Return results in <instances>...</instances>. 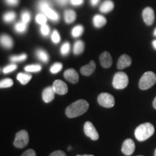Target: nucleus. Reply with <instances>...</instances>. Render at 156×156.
<instances>
[{"instance_id": "aec40b11", "label": "nucleus", "mask_w": 156, "mask_h": 156, "mask_svg": "<svg viewBox=\"0 0 156 156\" xmlns=\"http://www.w3.org/2000/svg\"><path fill=\"white\" fill-rule=\"evenodd\" d=\"M75 19L76 13L75 12V11L71 10V9L65 11V12H64V20H65L66 23L70 24V23H73L75 20Z\"/></svg>"}, {"instance_id": "9d476101", "label": "nucleus", "mask_w": 156, "mask_h": 156, "mask_svg": "<svg viewBox=\"0 0 156 156\" xmlns=\"http://www.w3.org/2000/svg\"><path fill=\"white\" fill-rule=\"evenodd\" d=\"M53 88L55 93L58 95H65L68 92V86L64 82L60 80H56L53 83Z\"/></svg>"}, {"instance_id": "ea45409f", "label": "nucleus", "mask_w": 156, "mask_h": 156, "mask_svg": "<svg viewBox=\"0 0 156 156\" xmlns=\"http://www.w3.org/2000/svg\"><path fill=\"white\" fill-rule=\"evenodd\" d=\"M84 0H70V2L73 5L79 6L83 5Z\"/></svg>"}, {"instance_id": "de8ad7c7", "label": "nucleus", "mask_w": 156, "mask_h": 156, "mask_svg": "<svg viewBox=\"0 0 156 156\" xmlns=\"http://www.w3.org/2000/svg\"><path fill=\"white\" fill-rule=\"evenodd\" d=\"M154 156H156V149H155V152H154Z\"/></svg>"}, {"instance_id": "ddd939ff", "label": "nucleus", "mask_w": 156, "mask_h": 156, "mask_svg": "<svg viewBox=\"0 0 156 156\" xmlns=\"http://www.w3.org/2000/svg\"><path fill=\"white\" fill-rule=\"evenodd\" d=\"M132 64V58L126 54H123L119 57L117 62V68L119 69H124L129 67Z\"/></svg>"}, {"instance_id": "473e14b6", "label": "nucleus", "mask_w": 156, "mask_h": 156, "mask_svg": "<svg viewBox=\"0 0 156 156\" xmlns=\"http://www.w3.org/2000/svg\"><path fill=\"white\" fill-rule=\"evenodd\" d=\"M17 69V65L15 64H9V65L6 66V67L3 69V73L5 74H8L12 72L15 71V69Z\"/></svg>"}, {"instance_id": "b1692460", "label": "nucleus", "mask_w": 156, "mask_h": 156, "mask_svg": "<svg viewBox=\"0 0 156 156\" xmlns=\"http://www.w3.org/2000/svg\"><path fill=\"white\" fill-rule=\"evenodd\" d=\"M83 31L84 28L83 27V25H78L77 26L74 27L73 30H72V36L74 38H77V37H80L83 34Z\"/></svg>"}, {"instance_id": "bb28decb", "label": "nucleus", "mask_w": 156, "mask_h": 156, "mask_svg": "<svg viewBox=\"0 0 156 156\" xmlns=\"http://www.w3.org/2000/svg\"><path fill=\"white\" fill-rule=\"evenodd\" d=\"M26 29L27 24L23 22L17 23V24L15 25V30L17 33H18V34H23V33L25 32Z\"/></svg>"}, {"instance_id": "79ce46f5", "label": "nucleus", "mask_w": 156, "mask_h": 156, "mask_svg": "<svg viewBox=\"0 0 156 156\" xmlns=\"http://www.w3.org/2000/svg\"><path fill=\"white\" fill-rule=\"evenodd\" d=\"M99 2V0H90V4L92 6H95Z\"/></svg>"}, {"instance_id": "a18cd8bd", "label": "nucleus", "mask_w": 156, "mask_h": 156, "mask_svg": "<svg viewBox=\"0 0 156 156\" xmlns=\"http://www.w3.org/2000/svg\"><path fill=\"white\" fill-rule=\"evenodd\" d=\"M77 156H94L93 155H77Z\"/></svg>"}, {"instance_id": "a19ab883", "label": "nucleus", "mask_w": 156, "mask_h": 156, "mask_svg": "<svg viewBox=\"0 0 156 156\" xmlns=\"http://www.w3.org/2000/svg\"><path fill=\"white\" fill-rule=\"evenodd\" d=\"M56 2L58 4V5H62V6H64V5H65L67 3L68 0H56Z\"/></svg>"}, {"instance_id": "0eeeda50", "label": "nucleus", "mask_w": 156, "mask_h": 156, "mask_svg": "<svg viewBox=\"0 0 156 156\" xmlns=\"http://www.w3.org/2000/svg\"><path fill=\"white\" fill-rule=\"evenodd\" d=\"M98 103L100 106L105 108H112L114 106V97L108 93H102L98 96Z\"/></svg>"}, {"instance_id": "c03bdc74", "label": "nucleus", "mask_w": 156, "mask_h": 156, "mask_svg": "<svg viewBox=\"0 0 156 156\" xmlns=\"http://www.w3.org/2000/svg\"><path fill=\"white\" fill-rule=\"evenodd\" d=\"M152 44H153V48H155V49H156V40L153 41V43H152Z\"/></svg>"}, {"instance_id": "2eb2a0df", "label": "nucleus", "mask_w": 156, "mask_h": 156, "mask_svg": "<svg viewBox=\"0 0 156 156\" xmlns=\"http://www.w3.org/2000/svg\"><path fill=\"white\" fill-rule=\"evenodd\" d=\"M100 62L103 68H109L112 65V58L108 51H104L100 56Z\"/></svg>"}, {"instance_id": "a878e982", "label": "nucleus", "mask_w": 156, "mask_h": 156, "mask_svg": "<svg viewBox=\"0 0 156 156\" xmlns=\"http://www.w3.org/2000/svg\"><path fill=\"white\" fill-rule=\"evenodd\" d=\"M15 17H16V15L14 12H7L4 15L3 20L5 23H11L15 20Z\"/></svg>"}, {"instance_id": "58836bf2", "label": "nucleus", "mask_w": 156, "mask_h": 156, "mask_svg": "<svg viewBox=\"0 0 156 156\" xmlns=\"http://www.w3.org/2000/svg\"><path fill=\"white\" fill-rule=\"evenodd\" d=\"M5 1L7 5L10 6H16L19 3V0H5Z\"/></svg>"}, {"instance_id": "20e7f679", "label": "nucleus", "mask_w": 156, "mask_h": 156, "mask_svg": "<svg viewBox=\"0 0 156 156\" xmlns=\"http://www.w3.org/2000/svg\"><path fill=\"white\" fill-rule=\"evenodd\" d=\"M129 84V77L124 72L116 73L113 78L112 85L115 89L122 90L127 87Z\"/></svg>"}, {"instance_id": "6ab92c4d", "label": "nucleus", "mask_w": 156, "mask_h": 156, "mask_svg": "<svg viewBox=\"0 0 156 156\" xmlns=\"http://www.w3.org/2000/svg\"><path fill=\"white\" fill-rule=\"evenodd\" d=\"M114 3H113L112 1H109L108 0V1L104 2L101 5V6L100 7V11L101 12L107 13L112 11V9H114Z\"/></svg>"}, {"instance_id": "dca6fc26", "label": "nucleus", "mask_w": 156, "mask_h": 156, "mask_svg": "<svg viewBox=\"0 0 156 156\" xmlns=\"http://www.w3.org/2000/svg\"><path fill=\"white\" fill-rule=\"evenodd\" d=\"M95 67H96V65H95V62L91 61L87 65H85L81 67L80 73L84 76H90L92 75L93 72L95 71Z\"/></svg>"}, {"instance_id": "5701e85b", "label": "nucleus", "mask_w": 156, "mask_h": 156, "mask_svg": "<svg viewBox=\"0 0 156 156\" xmlns=\"http://www.w3.org/2000/svg\"><path fill=\"white\" fill-rule=\"evenodd\" d=\"M36 56L38 57L41 61L46 63L49 60V56L48 54L43 49H38L36 51Z\"/></svg>"}, {"instance_id": "f03ea898", "label": "nucleus", "mask_w": 156, "mask_h": 156, "mask_svg": "<svg viewBox=\"0 0 156 156\" xmlns=\"http://www.w3.org/2000/svg\"><path fill=\"white\" fill-rule=\"evenodd\" d=\"M155 133V127L151 123L146 122L140 124L135 129L134 136L138 141L144 142L149 139Z\"/></svg>"}, {"instance_id": "c9c22d12", "label": "nucleus", "mask_w": 156, "mask_h": 156, "mask_svg": "<svg viewBox=\"0 0 156 156\" xmlns=\"http://www.w3.org/2000/svg\"><path fill=\"white\" fill-rule=\"evenodd\" d=\"M51 40L54 44H58L60 41V36L57 30H54L53 34L51 35Z\"/></svg>"}, {"instance_id": "72a5a7b5", "label": "nucleus", "mask_w": 156, "mask_h": 156, "mask_svg": "<svg viewBox=\"0 0 156 156\" xmlns=\"http://www.w3.org/2000/svg\"><path fill=\"white\" fill-rule=\"evenodd\" d=\"M21 19H22V22L25 23H28L29 21L30 20V12L28 11H24L23 12L22 14H21Z\"/></svg>"}, {"instance_id": "f8f14e48", "label": "nucleus", "mask_w": 156, "mask_h": 156, "mask_svg": "<svg viewBox=\"0 0 156 156\" xmlns=\"http://www.w3.org/2000/svg\"><path fill=\"white\" fill-rule=\"evenodd\" d=\"M64 77L69 83H76L79 81V75L75 69H68L64 72Z\"/></svg>"}, {"instance_id": "49530a36", "label": "nucleus", "mask_w": 156, "mask_h": 156, "mask_svg": "<svg viewBox=\"0 0 156 156\" xmlns=\"http://www.w3.org/2000/svg\"><path fill=\"white\" fill-rule=\"evenodd\" d=\"M153 34H154V36H156V28L155 29V30H154V32H153Z\"/></svg>"}, {"instance_id": "9b49d317", "label": "nucleus", "mask_w": 156, "mask_h": 156, "mask_svg": "<svg viewBox=\"0 0 156 156\" xmlns=\"http://www.w3.org/2000/svg\"><path fill=\"white\" fill-rule=\"evenodd\" d=\"M142 18L147 25H151L155 21V13L151 7H146L142 12Z\"/></svg>"}, {"instance_id": "6e6552de", "label": "nucleus", "mask_w": 156, "mask_h": 156, "mask_svg": "<svg viewBox=\"0 0 156 156\" xmlns=\"http://www.w3.org/2000/svg\"><path fill=\"white\" fill-rule=\"evenodd\" d=\"M84 132L85 135L90 138L92 140H98L99 138V134L98 133L96 129L90 122H86L84 124Z\"/></svg>"}, {"instance_id": "09e8293b", "label": "nucleus", "mask_w": 156, "mask_h": 156, "mask_svg": "<svg viewBox=\"0 0 156 156\" xmlns=\"http://www.w3.org/2000/svg\"><path fill=\"white\" fill-rule=\"evenodd\" d=\"M71 149H72V147L69 146V147H68V151H70V150H71Z\"/></svg>"}, {"instance_id": "423d86ee", "label": "nucleus", "mask_w": 156, "mask_h": 156, "mask_svg": "<svg viewBox=\"0 0 156 156\" xmlns=\"http://www.w3.org/2000/svg\"><path fill=\"white\" fill-rule=\"evenodd\" d=\"M28 142L29 135L28 132L25 130H21L16 134L13 145L17 148H23L28 145Z\"/></svg>"}, {"instance_id": "f3484780", "label": "nucleus", "mask_w": 156, "mask_h": 156, "mask_svg": "<svg viewBox=\"0 0 156 156\" xmlns=\"http://www.w3.org/2000/svg\"><path fill=\"white\" fill-rule=\"evenodd\" d=\"M93 25L97 28H100L104 26L106 23V19L101 15H96L93 17Z\"/></svg>"}, {"instance_id": "4c0bfd02", "label": "nucleus", "mask_w": 156, "mask_h": 156, "mask_svg": "<svg viewBox=\"0 0 156 156\" xmlns=\"http://www.w3.org/2000/svg\"><path fill=\"white\" fill-rule=\"evenodd\" d=\"M49 156H67V154L62 151H56L51 153Z\"/></svg>"}, {"instance_id": "cd10ccee", "label": "nucleus", "mask_w": 156, "mask_h": 156, "mask_svg": "<svg viewBox=\"0 0 156 156\" xmlns=\"http://www.w3.org/2000/svg\"><path fill=\"white\" fill-rule=\"evenodd\" d=\"M13 85V80L9 78H6L1 81L0 83V87L1 88H6V87H10Z\"/></svg>"}, {"instance_id": "412c9836", "label": "nucleus", "mask_w": 156, "mask_h": 156, "mask_svg": "<svg viewBox=\"0 0 156 156\" xmlns=\"http://www.w3.org/2000/svg\"><path fill=\"white\" fill-rule=\"evenodd\" d=\"M84 48H85V44L82 41H77L74 44L73 52L75 55L80 54L83 52Z\"/></svg>"}, {"instance_id": "c756f323", "label": "nucleus", "mask_w": 156, "mask_h": 156, "mask_svg": "<svg viewBox=\"0 0 156 156\" xmlns=\"http://www.w3.org/2000/svg\"><path fill=\"white\" fill-rule=\"evenodd\" d=\"M26 58H27V54H20V55L12 56L10 57V60L12 62H19L25 61Z\"/></svg>"}, {"instance_id": "2f4dec72", "label": "nucleus", "mask_w": 156, "mask_h": 156, "mask_svg": "<svg viewBox=\"0 0 156 156\" xmlns=\"http://www.w3.org/2000/svg\"><path fill=\"white\" fill-rule=\"evenodd\" d=\"M69 50H70L69 43L65 42L62 46L61 50H60V51H61V54H62V55L65 56V55H67V54H68V53H69Z\"/></svg>"}, {"instance_id": "8fccbe9b", "label": "nucleus", "mask_w": 156, "mask_h": 156, "mask_svg": "<svg viewBox=\"0 0 156 156\" xmlns=\"http://www.w3.org/2000/svg\"><path fill=\"white\" fill-rule=\"evenodd\" d=\"M138 156H143V155H138Z\"/></svg>"}, {"instance_id": "7ed1b4c3", "label": "nucleus", "mask_w": 156, "mask_h": 156, "mask_svg": "<svg viewBox=\"0 0 156 156\" xmlns=\"http://www.w3.org/2000/svg\"><path fill=\"white\" fill-rule=\"evenodd\" d=\"M156 83V75L153 72L148 71L142 75L139 81V87L140 90H146L150 89Z\"/></svg>"}, {"instance_id": "c85d7f7f", "label": "nucleus", "mask_w": 156, "mask_h": 156, "mask_svg": "<svg viewBox=\"0 0 156 156\" xmlns=\"http://www.w3.org/2000/svg\"><path fill=\"white\" fill-rule=\"evenodd\" d=\"M62 67H63V65H62V63H55L53 65L51 66L50 68V72L52 74H56L58 73V72H60L62 69Z\"/></svg>"}, {"instance_id": "37998d69", "label": "nucleus", "mask_w": 156, "mask_h": 156, "mask_svg": "<svg viewBox=\"0 0 156 156\" xmlns=\"http://www.w3.org/2000/svg\"><path fill=\"white\" fill-rule=\"evenodd\" d=\"M153 108L156 109V97L155 98V99L153 100Z\"/></svg>"}, {"instance_id": "f257e3e1", "label": "nucleus", "mask_w": 156, "mask_h": 156, "mask_svg": "<svg viewBox=\"0 0 156 156\" xmlns=\"http://www.w3.org/2000/svg\"><path fill=\"white\" fill-rule=\"evenodd\" d=\"M88 108L89 103L86 101L80 99L70 104L66 108L65 114L70 119L76 118L86 113Z\"/></svg>"}, {"instance_id": "a211bd4d", "label": "nucleus", "mask_w": 156, "mask_h": 156, "mask_svg": "<svg viewBox=\"0 0 156 156\" xmlns=\"http://www.w3.org/2000/svg\"><path fill=\"white\" fill-rule=\"evenodd\" d=\"M0 41H1L2 46H3L6 48H11L13 46L12 39L7 35H2L1 38H0Z\"/></svg>"}, {"instance_id": "f704fd0d", "label": "nucleus", "mask_w": 156, "mask_h": 156, "mask_svg": "<svg viewBox=\"0 0 156 156\" xmlns=\"http://www.w3.org/2000/svg\"><path fill=\"white\" fill-rule=\"evenodd\" d=\"M41 33L43 36H47L50 33V28L46 24L42 25L41 27Z\"/></svg>"}, {"instance_id": "e433bc0d", "label": "nucleus", "mask_w": 156, "mask_h": 156, "mask_svg": "<svg viewBox=\"0 0 156 156\" xmlns=\"http://www.w3.org/2000/svg\"><path fill=\"white\" fill-rule=\"evenodd\" d=\"M21 156H36V153L34 150L29 149L27 150L26 151H25Z\"/></svg>"}, {"instance_id": "39448f33", "label": "nucleus", "mask_w": 156, "mask_h": 156, "mask_svg": "<svg viewBox=\"0 0 156 156\" xmlns=\"http://www.w3.org/2000/svg\"><path fill=\"white\" fill-rule=\"evenodd\" d=\"M38 9L43 12L44 14L48 17L51 20L54 21V22H57L59 20L58 14L51 8L49 3L47 1H41L38 3Z\"/></svg>"}, {"instance_id": "4468645a", "label": "nucleus", "mask_w": 156, "mask_h": 156, "mask_svg": "<svg viewBox=\"0 0 156 156\" xmlns=\"http://www.w3.org/2000/svg\"><path fill=\"white\" fill-rule=\"evenodd\" d=\"M55 91L53 87H47L44 90L42 93V98L45 103H50L55 97Z\"/></svg>"}, {"instance_id": "393cba45", "label": "nucleus", "mask_w": 156, "mask_h": 156, "mask_svg": "<svg viewBox=\"0 0 156 156\" xmlns=\"http://www.w3.org/2000/svg\"><path fill=\"white\" fill-rule=\"evenodd\" d=\"M41 66L39 64H32V65L26 66L25 67V70L28 73H38L41 70Z\"/></svg>"}, {"instance_id": "4be33fe9", "label": "nucleus", "mask_w": 156, "mask_h": 156, "mask_svg": "<svg viewBox=\"0 0 156 156\" xmlns=\"http://www.w3.org/2000/svg\"><path fill=\"white\" fill-rule=\"evenodd\" d=\"M31 78H32V76L25 73H19L17 75V80L22 84V85H26V84H28V82L31 80Z\"/></svg>"}, {"instance_id": "1a4fd4ad", "label": "nucleus", "mask_w": 156, "mask_h": 156, "mask_svg": "<svg viewBox=\"0 0 156 156\" xmlns=\"http://www.w3.org/2000/svg\"><path fill=\"white\" fill-rule=\"evenodd\" d=\"M135 151V144L132 139H126L124 141L122 146V152L125 155H131Z\"/></svg>"}, {"instance_id": "7c9ffc66", "label": "nucleus", "mask_w": 156, "mask_h": 156, "mask_svg": "<svg viewBox=\"0 0 156 156\" xmlns=\"http://www.w3.org/2000/svg\"><path fill=\"white\" fill-rule=\"evenodd\" d=\"M36 20L37 23L40 25H44L46 23V21H47V17L44 14H38L36 15Z\"/></svg>"}]
</instances>
